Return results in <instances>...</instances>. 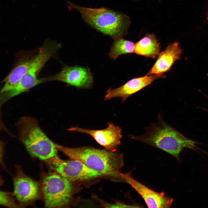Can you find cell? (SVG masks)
Returning <instances> with one entry per match:
<instances>
[{
	"label": "cell",
	"instance_id": "cell-1",
	"mask_svg": "<svg viewBox=\"0 0 208 208\" xmlns=\"http://www.w3.org/2000/svg\"><path fill=\"white\" fill-rule=\"evenodd\" d=\"M55 144L58 150L70 159L80 161L102 175L123 182L120 174V169L124 165L122 154L106 149L88 147L70 148Z\"/></svg>",
	"mask_w": 208,
	"mask_h": 208
},
{
	"label": "cell",
	"instance_id": "cell-2",
	"mask_svg": "<svg viewBox=\"0 0 208 208\" xmlns=\"http://www.w3.org/2000/svg\"><path fill=\"white\" fill-rule=\"evenodd\" d=\"M157 122L146 129L140 136L131 135L133 140L159 148L179 160L181 153L185 148L195 150L197 142L189 139L163 119L160 114Z\"/></svg>",
	"mask_w": 208,
	"mask_h": 208
},
{
	"label": "cell",
	"instance_id": "cell-3",
	"mask_svg": "<svg viewBox=\"0 0 208 208\" xmlns=\"http://www.w3.org/2000/svg\"><path fill=\"white\" fill-rule=\"evenodd\" d=\"M67 3L79 12L86 23L103 34L114 39L127 34L130 21L125 14L105 7H83L68 1Z\"/></svg>",
	"mask_w": 208,
	"mask_h": 208
},
{
	"label": "cell",
	"instance_id": "cell-4",
	"mask_svg": "<svg viewBox=\"0 0 208 208\" xmlns=\"http://www.w3.org/2000/svg\"><path fill=\"white\" fill-rule=\"evenodd\" d=\"M16 126L20 140L32 156L46 162L59 157L55 142L44 133L35 119L23 116Z\"/></svg>",
	"mask_w": 208,
	"mask_h": 208
},
{
	"label": "cell",
	"instance_id": "cell-5",
	"mask_svg": "<svg viewBox=\"0 0 208 208\" xmlns=\"http://www.w3.org/2000/svg\"><path fill=\"white\" fill-rule=\"evenodd\" d=\"M61 44L47 39L39 49L28 70L16 86L13 89L1 93L0 101L3 104L13 97L28 91L30 89L44 83L38 75L45 63L57 52Z\"/></svg>",
	"mask_w": 208,
	"mask_h": 208
},
{
	"label": "cell",
	"instance_id": "cell-6",
	"mask_svg": "<svg viewBox=\"0 0 208 208\" xmlns=\"http://www.w3.org/2000/svg\"><path fill=\"white\" fill-rule=\"evenodd\" d=\"M71 182L55 172L44 174L40 184L45 207L67 206L71 201L73 193Z\"/></svg>",
	"mask_w": 208,
	"mask_h": 208
},
{
	"label": "cell",
	"instance_id": "cell-7",
	"mask_svg": "<svg viewBox=\"0 0 208 208\" xmlns=\"http://www.w3.org/2000/svg\"><path fill=\"white\" fill-rule=\"evenodd\" d=\"M46 162L52 170L71 182L88 180L102 175L75 159L64 160L58 157Z\"/></svg>",
	"mask_w": 208,
	"mask_h": 208
},
{
	"label": "cell",
	"instance_id": "cell-8",
	"mask_svg": "<svg viewBox=\"0 0 208 208\" xmlns=\"http://www.w3.org/2000/svg\"><path fill=\"white\" fill-rule=\"evenodd\" d=\"M16 167L13 195L20 205L32 203L38 199L41 194L40 183L25 174L20 167Z\"/></svg>",
	"mask_w": 208,
	"mask_h": 208
},
{
	"label": "cell",
	"instance_id": "cell-9",
	"mask_svg": "<svg viewBox=\"0 0 208 208\" xmlns=\"http://www.w3.org/2000/svg\"><path fill=\"white\" fill-rule=\"evenodd\" d=\"M44 82L58 81L78 88H88L93 83L92 75L88 68L79 66H64L57 74L42 78Z\"/></svg>",
	"mask_w": 208,
	"mask_h": 208
},
{
	"label": "cell",
	"instance_id": "cell-10",
	"mask_svg": "<svg viewBox=\"0 0 208 208\" xmlns=\"http://www.w3.org/2000/svg\"><path fill=\"white\" fill-rule=\"evenodd\" d=\"M124 182L131 186L143 198L149 208H169L172 204L173 198L164 192H156L136 180L131 172L120 173Z\"/></svg>",
	"mask_w": 208,
	"mask_h": 208
},
{
	"label": "cell",
	"instance_id": "cell-11",
	"mask_svg": "<svg viewBox=\"0 0 208 208\" xmlns=\"http://www.w3.org/2000/svg\"><path fill=\"white\" fill-rule=\"evenodd\" d=\"M68 130L88 134L101 146L109 150H112L120 145L122 137L120 128L111 123H108L106 128L102 130H90L73 127Z\"/></svg>",
	"mask_w": 208,
	"mask_h": 208
},
{
	"label": "cell",
	"instance_id": "cell-12",
	"mask_svg": "<svg viewBox=\"0 0 208 208\" xmlns=\"http://www.w3.org/2000/svg\"><path fill=\"white\" fill-rule=\"evenodd\" d=\"M165 76L163 74L146 75L133 79L119 87L109 88L106 91L104 100L114 97H120L123 102L133 94L150 85L156 80Z\"/></svg>",
	"mask_w": 208,
	"mask_h": 208
},
{
	"label": "cell",
	"instance_id": "cell-13",
	"mask_svg": "<svg viewBox=\"0 0 208 208\" xmlns=\"http://www.w3.org/2000/svg\"><path fill=\"white\" fill-rule=\"evenodd\" d=\"M182 53V50L178 42L169 44L159 53L157 60L146 75H163L168 72L175 62L180 59Z\"/></svg>",
	"mask_w": 208,
	"mask_h": 208
},
{
	"label": "cell",
	"instance_id": "cell-14",
	"mask_svg": "<svg viewBox=\"0 0 208 208\" xmlns=\"http://www.w3.org/2000/svg\"><path fill=\"white\" fill-rule=\"evenodd\" d=\"M34 57L24 58L18 63L3 80L4 84L0 93L12 90L16 86L28 70Z\"/></svg>",
	"mask_w": 208,
	"mask_h": 208
},
{
	"label": "cell",
	"instance_id": "cell-15",
	"mask_svg": "<svg viewBox=\"0 0 208 208\" xmlns=\"http://www.w3.org/2000/svg\"><path fill=\"white\" fill-rule=\"evenodd\" d=\"M161 49L160 44L153 34H147L135 44V53L145 57L156 59Z\"/></svg>",
	"mask_w": 208,
	"mask_h": 208
},
{
	"label": "cell",
	"instance_id": "cell-16",
	"mask_svg": "<svg viewBox=\"0 0 208 208\" xmlns=\"http://www.w3.org/2000/svg\"><path fill=\"white\" fill-rule=\"evenodd\" d=\"M114 40L109 52L110 57L115 60L122 55L135 53V44L122 37Z\"/></svg>",
	"mask_w": 208,
	"mask_h": 208
},
{
	"label": "cell",
	"instance_id": "cell-17",
	"mask_svg": "<svg viewBox=\"0 0 208 208\" xmlns=\"http://www.w3.org/2000/svg\"><path fill=\"white\" fill-rule=\"evenodd\" d=\"M13 193L1 191L0 203L2 205L10 207H17L18 206Z\"/></svg>",
	"mask_w": 208,
	"mask_h": 208
},
{
	"label": "cell",
	"instance_id": "cell-18",
	"mask_svg": "<svg viewBox=\"0 0 208 208\" xmlns=\"http://www.w3.org/2000/svg\"><path fill=\"white\" fill-rule=\"evenodd\" d=\"M104 206L106 207L109 208H124V207H139L136 205H128L121 202H117L114 204H105Z\"/></svg>",
	"mask_w": 208,
	"mask_h": 208
},
{
	"label": "cell",
	"instance_id": "cell-19",
	"mask_svg": "<svg viewBox=\"0 0 208 208\" xmlns=\"http://www.w3.org/2000/svg\"><path fill=\"white\" fill-rule=\"evenodd\" d=\"M207 19H208V16H207Z\"/></svg>",
	"mask_w": 208,
	"mask_h": 208
}]
</instances>
